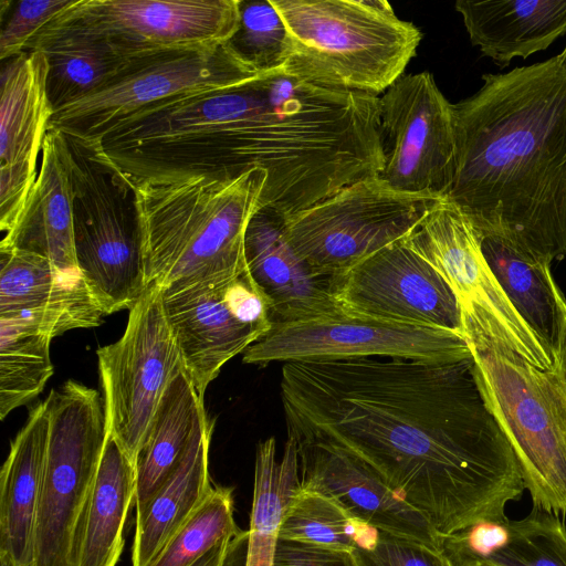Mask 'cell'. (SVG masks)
<instances>
[{
  "label": "cell",
  "mask_w": 566,
  "mask_h": 566,
  "mask_svg": "<svg viewBox=\"0 0 566 566\" xmlns=\"http://www.w3.org/2000/svg\"><path fill=\"white\" fill-rule=\"evenodd\" d=\"M281 399L289 436L364 460L442 538L505 520L525 491L472 354L287 361Z\"/></svg>",
  "instance_id": "cell-1"
},
{
  "label": "cell",
  "mask_w": 566,
  "mask_h": 566,
  "mask_svg": "<svg viewBox=\"0 0 566 566\" xmlns=\"http://www.w3.org/2000/svg\"><path fill=\"white\" fill-rule=\"evenodd\" d=\"M454 104L455 161L444 198L476 232L524 258H566V63L559 55L484 74Z\"/></svg>",
  "instance_id": "cell-2"
},
{
  "label": "cell",
  "mask_w": 566,
  "mask_h": 566,
  "mask_svg": "<svg viewBox=\"0 0 566 566\" xmlns=\"http://www.w3.org/2000/svg\"><path fill=\"white\" fill-rule=\"evenodd\" d=\"M265 182L266 172L255 168L233 178L133 186L148 284L176 289L245 272L247 229Z\"/></svg>",
  "instance_id": "cell-3"
},
{
  "label": "cell",
  "mask_w": 566,
  "mask_h": 566,
  "mask_svg": "<svg viewBox=\"0 0 566 566\" xmlns=\"http://www.w3.org/2000/svg\"><path fill=\"white\" fill-rule=\"evenodd\" d=\"M460 306L483 396L514 450L533 507L566 513V390L556 368L525 359L480 305Z\"/></svg>",
  "instance_id": "cell-4"
},
{
  "label": "cell",
  "mask_w": 566,
  "mask_h": 566,
  "mask_svg": "<svg viewBox=\"0 0 566 566\" xmlns=\"http://www.w3.org/2000/svg\"><path fill=\"white\" fill-rule=\"evenodd\" d=\"M286 29L282 70L308 83L378 96L421 41L385 0H270Z\"/></svg>",
  "instance_id": "cell-5"
},
{
  "label": "cell",
  "mask_w": 566,
  "mask_h": 566,
  "mask_svg": "<svg viewBox=\"0 0 566 566\" xmlns=\"http://www.w3.org/2000/svg\"><path fill=\"white\" fill-rule=\"evenodd\" d=\"M241 0H75L38 31L24 51L92 45L130 59L228 43Z\"/></svg>",
  "instance_id": "cell-6"
},
{
  "label": "cell",
  "mask_w": 566,
  "mask_h": 566,
  "mask_svg": "<svg viewBox=\"0 0 566 566\" xmlns=\"http://www.w3.org/2000/svg\"><path fill=\"white\" fill-rule=\"evenodd\" d=\"M49 442L33 566H77L88 502L108 436L99 394L67 380L44 399Z\"/></svg>",
  "instance_id": "cell-7"
},
{
  "label": "cell",
  "mask_w": 566,
  "mask_h": 566,
  "mask_svg": "<svg viewBox=\"0 0 566 566\" xmlns=\"http://www.w3.org/2000/svg\"><path fill=\"white\" fill-rule=\"evenodd\" d=\"M66 139L77 268L105 315L130 310L149 286L134 192L91 148Z\"/></svg>",
  "instance_id": "cell-8"
},
{
  "label": "cell",
  "mask_w": 566,
  "mask_h": 566,
  "mask_svg": "<svg viewBox=\"0 0 566 566\" xmlns=\"http://www.w3.org/2000/svg\"><path fill=\"white\" fill-rule=\"evenodd\" d=\"M440 198L364 178L282 218L283 231L316 276L333 280L411 234Z\"/></svg>",
  "instance_id": "cell-9"
},
{
  "label": "cell",
  "mask_w": 566,
  "mask_h": 566,
  "mask_svg": "<svg viewBox=\"0 0 566 566\" xmlns=\"http://www.w3.org/2000/svg\"><path fill=\"white\" fill-rule=\"evenodd\" d=\"M260 72L228 42L205 50H171L134 57L92 93L53 111L48 129L96 144L118 120L165 98L223 92Z\"/></svg>",
  "instance_id": "cell-10"
},
{
  "label": "cell",
  "mask_w": 566,
  "mask_h": 566,
  "mask_svg": "<svg viewBox=\"0 0 566 566\" xmlns=\"http://www.w3.org/2000/svg\"><path fill=\"white\" fill-rule=\"evenodd\" d=\"M96 355L108 434L135 462L166 389L185 371L158 285L129 310L123 336Z\"/></svg>",
  "instance_id": "cell-11"
},
{
  "label": "cell",
  "mask_w": 566,
  "mask_h": 566,
  "mask_svg": "<svg viewBox=\"0 0 566 566\" xmlns=\"http://www.w3.org/2000/svg\"><path fill=\"white\" fill-rule=\"evenodd\" d=\"M384 168L390 187L444 197L455 161L454 104L429 72L402 74L379 97Z\"/></svg>",
  "instance_id": "cell-12"
},
{
  "label": "cell",
  "mask_w": 566,
  "mask_h": 566,
  "mask_svg": "<svg viewBox=\"0 0 566 566\" xmlns=\"http://www.w3.org/2000/svg\"><path fill=\"white\" fill-rule=\"evenodd\" d=\"M471 355L462 333L385 323L343 313L275 322L242 353L245 364L398 356L453 360Z\"/></svg>",
  "instance_id": "cell-13"
},
{
  "label": "cell",
  "mask_w": 566,
  "mask_h": 566,
  "mask_svg": "<svg viewBox=\"0 0 566 566\" xmlns=\"http://www.w3.org/2000/svg\"><path fill=\"white\" fill-rule=\"evenodd\" d=\"M348 315L462 333L459 300L446 280L401 239L331 280Z\"/></svg>",
  "instance_id": "cell-14"
},
{
  "label": "cell",
  "mask_w": 566,
  "mask_h": 566,
  "mask_svg": "<svg viewBox=\"0 0 566 566\" xmlns=\"http://www.w3.org/2000/svg\"><path fill=\"white\" fill-rule=\"evenodd\" d=\"M481 240L469 220L444 197L407 237L409 245L450 285L459 303L473 302L483 307L525 359L541 369H554V359L516 313L491 271Z\"/></svg>",
  "instance_id": "cell-15"
},
{
  "label": "cell",
  "mask_w": 566,
  "mask_h": 566,
  "mask_svg": "<svg viewBox=\"0 0 566 566\" xmlns=\"http://www.w3.org/2000/svg\"><path fill=\"white\" fill-rule=\"evenodd\" d=\"M161 297L185 371L203 399L222 366L263 337L244 307L242 279L164 289Z\"/></svg>",
  "instance_id": "cell-16"
},
{
  "label": "cell",
  "mask_w": 566,
  "mask_h": 566,
  "mask_svg": "<svg viewBox=\"0 0 566 566\" xmlns=\"http://www.w3.org/2000/svg\"><path fill=\"white\" fill-rule=\"evenodd\" d=\"M49 63L41 51H24L1 71L0 230L10 234L25 209L36 180L53 109L46 94Z\"/></svg>",
  "instance_id": "cell-17"
},
{
  "label": "cell",
  "mask_w": 566,
  "mask_h": 566,
  "mask_svg": "<svg viewBox=\"0 0 566 566\" xmlns=\"http://www.w3.org/2000/svg\"><path fill=\"white\" fill-rule=\"evenodd\" d=\"M287 437L297 449L302 485L331 496L378 532L441 549L442 537L429 521L398 496L364 460L332 444Z\"/></svg>",
  "instance_id": "cell-18"
},
{
  "label": "cell",
  "mask_w": 566,
  "mask_h": 566,
  "mask_svg": "<svg viewBox=\"0 0 566 566\" xmlns=\"http://www.w3.org/2000/svg\"><path fill=\"white\" fill-rule=\"evenodd\" d=\"M0 321L52 338L101 324L105 314L80 272L62 271L41 255L14 249H0Z\"/></svg>",
  "instance_id": "cell-19"
},
{
  "label": "cell",
  "mask_w": 566,
  "mask_h": 566,
  "mask_svg": "<svg viewBox=\"0 0 566 566\" xmlns=\"http://www.w3.org/2000/svg\"><path fill=\"white\" fill-rule=\"evenodd\" d=\"M248 270L272 306V322H292L340 312L331 280L316 276L283 231V219L260 210L245 234Z\"/></svg>",
  "instance_id": "cell-20"
},
{
  "label": "cell",
  "mask_w": 566,
  "mask_h": 566,
  "mask_svg": "<svg viewBox=\"0 0 566 566\" xmlns=\"http://www.w3.org/2000/svg\"><path fill=\"white\" fill-rule=\"evenodd\" d=\"M72 154L57 129H48L36 180L14 230L0 249L41 255L62 271L78 273L74 250ZM81 273V272H80Z\"/></svg>",
  "instance_id": "cell-21"
},
{
  "label": "cell",
  "mask_w": 566,
  "mask_h": 566,
  "mask_svg": "<svg viewBox=\"0 0 566 566\" xmlns=\"http://www.w3.org/2000/svg\"><path fill=\"white\" fill-rule=\"evenodd\" d=\"M49 426L43 400L31 409L11 442L0 473V560L14 566H33Z\"/></svg>",
  "instance_id": "cell-22"
},
{
  "label": "cell",
  "mask_w": 566,
  "mask_h": 566,
  "mask_svg": "<svg viewBox=\"0 0 566 566\" xmlns=\"http://www.w3.org/2000/svg\"><path fill=\"white\" fill-rule=\"evenodd\" d=\"M452 566H566V528L533 507L520 520L481 522L442 538Z\"/></svg>",
  "instance_id": "cell-23"
},
{
  "label": "cell",
  "mask_w": 566,
  "mask_h": 566,
  "mask_svg": "<svg viewBox=\"0 0 566 566\" xmlns=\"http://www.w3.org/2000/svg\"><path fill=\"white\" fill-rule=\"evenodd\" d=\"M472 45L506 67L546 50L566 33V0H458Z\"/></svg>",
  "instance_id": "cell-24"
},
{
  "label": "cell",
  "mask_w": 566,
  "mask_h": 566,
  "mask_svg": "<svg viewBox=\"0 0 566 566\" xmlns=\"http://www.w3.org/2000/svg\"><path fill=\"white\" fill-rule=\"evenodd\" d=\"M212 426L203 416L178 467L136 511L132 566H148L212 492L208 468Z\"/></svg>",
  "instance_id": "cell-25"
},
{
  "label": "cell",
  "mask_w": 566,
  "mask_h": 566,
  "mask_svg": "<svg viewBox=\"0 0 566 566\" xmlns=\"http://www.w3.org/2000/svg\"><path fill=\"white\" fill-rule=\"evenodd\" d=\"M481 250L514 310L555 361L566 322V300L551 264L524 258L496 237L482 238Z\"/></svg>",
  "instance_id": "cell-26"
},
{
  "label": "cell",
  "mask_w": 566,
  "mask_h": 566,
  "mask_svg": "<svg viewBox=\"0 0 566 566\" xmlns=\"http://www.w3.org/2000/svg\"><path fill=\"white\" fill-rule=\"evenodd\" d=\"M203 416V399L186 371L179 373L166 389L135 459L136 511L178 467Z\"/></svg>",
  "instance_id": "cell-27"
},
{
  "label": "cell",
  "mask_w": 566,
  "mask_h": 566,
  "mask_svg": "<svg viewBox=\"0 0 566 566\" xmlns=\"http://www.w3.org/2000/svg\"><path fill=\"white\" fill-rule=\"evenodd\" d=\"M135 495V462L108 434L87 506L77 566H116Z\"/></svg>",
  "instance_id": "cell-28"
},
{
  "label": "cell",
  "mask_w": 566,
  "mask_h": 566,
  "mask_svg": "<svg viewBox=\"0 0 566 566\" xmlns=\"http://www.w3.org/2000/svg\"><path fill=\"white\" fill-rule=\"evenodd\" d=\"M300 485L298 454L293 439L287 437L280 460L274 438L261 442L255 455L244 566H273L280 525Z\"/></svg>",
  "instance_id": "cell-29"
},
{
  "label": "cell",
  "mask_w": 566,
  "mask_h": 566,
  "mask_svg": "<svg viewBox=\"0 0 566 566\" xmlns=\"http://www.w3.org/2000/svg\"><path fill=\"white\" fill-rule=\"evenodd\" d=\"M377 533L331 496L301 484L282 518L279 538L354 554Z\"/></svg>",
  "instance_id": "cell-30"
},
{
  "label": "cell",
  "mask_w": 566,
  "mask_h": 566,
  "mask_svg": "<svg viewBox=\"0 0 566 566\" xmlns=\"http://www.w3.org/2000/svg\"><path fill=\"white\" fill-rule=\"evenodd\" d=\"M39 331L0 321V419L34 399L53 375L50 344Z\"/></svg>",
  "instance_id": "cell-31"
},
{
  "label": "cell",
  "mask_w": 566,
  "mask_h": 566,
  "mask_svg": "<svg viewBox=\"0 0 566 566\" xmlns=\"http://www.w3.org/2000/svg\"><path fill=\"white\" fill-rule=\"evenodd\" d=\"M41 52L48 57L46 94L53 111L101 87L134 59L92 45L53 46Z\"/></svg>",
  "instance_id": "cell-32"
},
{
  "label": "cell",
  "mask_w": 566,
  "mask_h": 566,
  "mask_svg": "<svg viewBox=\"0 0 566 566\" xmlns=\"http://www.w3.org/2000/svg\"><path fill=\"white\" fill-rule=\"evenodd\" d=\"M232 491L214 486L148 566H190L218 543L242 535L233 518Z\"/></svg>",
  "instance_id": "cell-33"
},
{
  "label": "cell",
  "mask_w": 566,
  "mask_h": 566,
  "mask_svg": "<svg viewBox=\"0 0 566 566\" xmlns=\"http://www.w3.org/2000/svg\"><path fill=\"white\" fill-rule=\"evenodd\" d=\"M229 43L260 72L283 66L286 29L270 0H241L239 29Z\"/></svg>",
  "instance_id": "cell-34"
},
{
  "label": "cell",
  "mask_w": 566,
  "mask_h": 566,
  "mask_svg": "<svg viewBox=\"0 0 566 566\" xmlns=\"http://www.w3.org/2000/svg\"><path fill=\"white\" fill-rule=\"evenodd\" d=\"M354 556L358 566H452L442 549L386 532H378Z\"/></svg>",
  "instance_id": "cell-35"
},
{
  "label": "cell",
  "mask_w": 566,
  "mask_h": 566,
  "mask_svg": "<svg viewBox=\"0 0 566 566\" xmlns=\"http://www.w3.org/2000/svg\"><path fill=\"white\" fill-rule=\"evenodd\" d=\"M75 0H24L17 3L0 33V59L10 60L25 50L33 35Z\"/></svg>",
  "instance_id": "cell-36"
},
{
  "label": "cell",
  "mask_w": 566,
  "mask_h": 566,
  "mask_svg": "<svg viewBox=\"0 0 566 566\" xmlns=\"http://www.w3.org/2000/svg\"><path fill=\"white\" fill-rule=\"evenodd\" d=\"M273 566H358L354 554L279 538Z\"/></svg>",
  "instance_id": "cell-37"
},
{
  "label": "cell",
  "mask_w": 566,
  "mask_h": 566,
  "mask_svg": "<svg viewBox=\"0 0 566 566\" xmlns=\"http://www.w3.org/2000/svg\"><path fill=\"white\" fill-rule=\"evenodd\" d=\"M247 537L248 532H244L238 537L228 538L218 543L190 566H226L229 555L238 544H241Z\"/></svg>",
  "instance_id": "cell-38"
},
{
  "label": "cell",
  "mask_w": 566,
  "mask_h": 566,
  "mask_svg": "<svg viewBox=\"0 0 566 566\" xmlns=\"http://www.w3.org/2000/svg\"><path fill=\"white\" fill-rule=\"evenodd\" d=\"M555 368L566 390V322L560 336L559 346L555 356Z\"/></svg>",
  "instance_id": "cell-39"
},
{
  "label": "cell",
  "mask_w": 566,
  "mask_h": 566,
  "mask_svg": "<svg viewBox=\"0 0 566 566\" xmlns=\"http://www.w3.org/2000/svg\"><path fill=\"white\" fill-rule=\"evenodd\" d=\"M559 56L566 63V45H565L564 50L562 51V53L559 54Z\"/></svg>",
  "instance_id": "cell-40"
}]
</instances>
